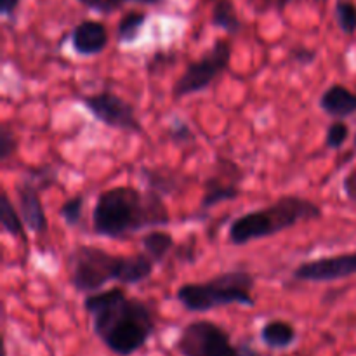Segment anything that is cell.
I'll use <instances>...</instances> for the list:
<instances>
[{"mask_svg":"<svg viewBox=\"0 0 356 356\" xmlns=\"http://www.w3.org/2000/svg\"><path fill=\"white\" fill-rule=\"evenodd\" d=\"M83 308L92 316L94 334L115 355L136 353L155 332L149 306L129 298L120 287L89 294L83 299Z\"/></svg>","mask_w":356,"mask_h":356,"instance_id":"1","label":"cell"},{"mask_svg":"<svg viewBox=\"0 0 356 356\" xmlns=\"http://www.w3.org/2000/svg\"><path fill=\"white\" fill-rule=\"evenodd\" d=\"M170 214L159 191L113 186L101 191L92 209V229L104 238H125L143 229L167 226Z\"/></svg>","mask_w":356,"mask_h":356,"instance_id":"2","label":"cell"},{"mask_svg":"<svg viewBox=\"0 0 356 356\" xmlns=\"http://www.w3.org/2000/svg\"><path fill=\"white\" fill-rule=\"evenodd\" d=\"M155 263L145 252L117 256L94 245H79L70 252V284L76 292L94 294L110 282L136 285L148 280Z\"/></svg>","mask_w":356,"mask_h":356,"instance_id":"3","label":"cell"},{"mask_svg":"<svg viewBox=\"0 0 356 356\" xmlns=\"http://www.w3.org/2000/svg\"><path fill=\"white\" fill-rule=\"evenodd\" d=\"M320 218L322 209L313 200L299 195H284L268 207L245 212L233 219L228 238L235 247H242L256 240L278 235L285 229L294 228L299 222L316 221Z\"/></svg>","mask_w":356,"mask_h":356,"instance_id":"4","label":"cell"},{"mask_svg":"<svg viewBox=\"0 0 356 356\" xmlns=\"http://www.w3.org/2000/svg\"><path fill=\"white\" fill-rule=\"evenodd\" d=\"M256 285L254 275L247 271H225L205 282L183 284L176 292V298L188 312L205 313L221 306H247L256 305L252 289Z\"/></svg>","mask_w":356,"mask_h":356,"instance_id":"5","label":"cell"},{"mask_svg":"<svg viewBox=\"0 0 356 356\" xmlns=\"http://www.w3.org/2000/svg\"><path fill=\"white\" fill-rule=\"evenodd\" d=\"M176 348L183 356H261L247 344L233 346L229 334L209 320L188 323L181 330Z\"/></svg>","mask_w":356,"mask_h":356,"instance_id":"6","label":"cell"},{"mask_svg":"<svg viewBox=\"0 0 356 356\" xmlns=\"http://www.w3.org/2000/svg\"><path fill=\"white\" fill-rule=\"evenodd\" d=\"M232 51V44L228 40H222V38L216 40L214 45L200 59L186 66L183 75L174 83L172 96L179 99V97L191 96V94L207 89L218 76H221L228 70Z\"/></svg>","mask_w":356,"mask_h":356,"instance_id":"7","label":"cell"},{"mask_svg":"<svg viewBox=\"0 0 356 356\" xmlns=\"http://www.w3.org/2000/svg\"><path fill=\"white\" fill-rule=\"evenodd\" d=\"M80 101L86 110L106 127L132 132V134H139L143 131L134 106L111 90H101V92L82 96Z\"/></svg>","mask_w":356,"mask_h":356,"instance_id":"8","label":"cell"},{"mask_svg":"<svg viewBox=\"0 0 356 356\" xmlns=\"http://www.w3.org/2000/svg\"><path fill=\"white\" fill-rule=\"evenodd\" d=\"M356 275V250L355 252L337 254V256H325L318 259L301 263L294 270L292 277L299 282H312V284H323V282H336L343 278H350Z\"/></svg>","mask_w":356,"mask_h":356,"instance_id":"9","label":"cell"},{"mask_svg":"<svg viewBox=\"0 0 356 356\" xmlns=\"http://www.w3.org/2000/svg\"><path fill=\"white\" fill-rule=\"evenodd\" d=\"M16 191L17 205H19L17 209H19V214L26 228L30 232L37 233V235H45L49 232V219L47 214H45L44 205H42V190L24 176L16 184Z\"/></svg>","mask_w":356,"mask_h":356,"instance_id":"10","label":"cell"},{"mask_svg":"<svg viewBox=\"0 0 356 356\" xmlns=\"http://www.w3.org/2000/svg\"><path fill=\"white\" fill-rule=\"evenodd\" d=\"M110 42L106 26L99 21L86 19L76 24L72 31V47L80 56H97L106 49Z\"/></svg>","mask_w":356,"mask_h":356,"instance_id":"11","label":"cell"},{"mask_svg":"<svg viewBox=\"0 0 356 356\" xmlns=\"http://www.w3.org/2000/svg\"><path fill=\"white\" fill-rule=\"evenodd\" d=\"M318 104L323 113L337 118V120H343V118L356 113V94L341 83H334L329 89L323 90Z\"/></svg>","mask_w":356,"mask_h":356,"instance_id":"12","label":"cell"},{"mask_svg":"<svg viewBox=\"0 0 356 356\" xmlns=\"http://www.w3.org/2000/svg\"><path fill=\"white\" fill-rule=\"evenodd\" d=\"M238 197L240 188L235 179L225 181L222 176L209 177L205 181V191L200 200V209L207 211V209L216 207V205L222 204V202H232Z\"/></svg>","mask_w":356,"mask_h":356,"instance_id":"13","label":"cell"},{"mask_svg":"<svg viewBox=\"0 0 356 356\" xmlns=\"http://www.w3.org/2000/svg\"><path fill=\"white\" fill-rule=\"evenodd\" d=\"M261 339L271 350H285L296 341V329L284 320H271L261 329Z\"/></svg>","mask_w":356,"mask_h":356,"instance_id":"14","label":"cell"},{"mask_svg":"<svg viewBox=\"0 0 356 356\" xmlns=\"http://www.w3.org/2000/svg\"><path fill=\"white\" fill-rule=\"evenodd\" d=\"M143 252L155 264H160L167 257V254L174 249V238L170 233L160 229H149L141 238Z\"/></svg>","mask_w":356,"mask_h":356,"instance_id":"15","label":"cell"},{"mask_svg":"<svg viewBox=\"0 0 356 356\" xmlns=\"http://www.w3.org/2000/svg\"><path fill=\"white\" fill-rule=\"evenodd\" d=\"M0 225H2L3 232L9 233L14 238L26 240V233H24L26 225L21 218L19 209H16L6 191L2 193V200H0Z\"/></svg>","mask_w":356,"mask_h":356,"instance_id":"16","label":"cell"},{"mask_svg":"<svg viewBox=\"0 0 356 356\" xmlns=\"http://www.w3.org/2000/svg\"><path fill=\"white\" fill-rule=\"evenodd\" d=\"M211 21L216 28H221L229 35H235L242 30V21L232 0H218L212 7Z\"/></svg>","mask_w":356,"mask_h":356,"instance_id":"17","label":"cell"},{"mask_svg":"<svg viewBox=\"0 0 356 356\" xmlns=\"http://www.w3.org/2000/svg\"><path fill=\"white\" fill-rule=\"evenodd\" d=\"M146 23V14L139 13V10H131V13L124 14L122 19L118 21L117 26V40L120 44H134L138 40L139 33H141L143 26Z\"/></svg>","mask_w":356,"mask_h":356,"instance_id":"18","label":"cell"},{"mask_svg":"<svg viewBox=\"0 0 356 356\" xmlns=\"http://www.w3.org/2000/svg\"><path fill=\"white\" fill-rule=\"evenodd\" d=\"M337 24L346 35H353L356 31V6L351 0H337L334 7Z\"/></svg>","mask_w":356,"mask_h":356,"instance_id":"19","label":"cell"},{"mask_svg":"<svg viewBox=\"0 0 356 356\" xmlns=\"http://www.w3.org/2000/svg\"><path fill=\"white\" fill-rule=\"evenodd\" d=\"M83 204H86V197H83V195H75V197L68 198V200L61 205L59 214H61V218L65 219L66 225L70 226L79 225L80 219H82Z\"/></svg>","mask_w":356,"mask_h":356,"instance_id":"20","label":"cell"},{"mask_svg":"<svg viewBox=\"0 0 356 356\" xmlns=\"http://www.w3.org/2000/svg\"><path fill=\"white\" fill-rule=\"evenodd\" d=\"M17 152V138L7 122L0 125V162L7 163Z\"/></svg>","mask_w":356,"mask_h":356,"instance_id":"21","label":"cell"},{"mask_svg":"<svg viewBox=\"0 0 356 356\" xmlns=\"http://www.w3.org/2000/svg\"><path fill=\"white\" fill-rule=\"evenodd\" d=\"M348 138H350V127L341 120L332 122L325 132V146L330 149H339L343 148Z\"/></svg>","mask_w":356,"mask_h":356,"instance_id":"22","label":"cell"},{"mask_svg":"<svg viewBox=\"0 0 356 356\" xmlns=\"http://www.w3.org/2000/svg\"><path fill=\"white\" fill-rule=\"evenodd\" d=\"M169 136L176 143H181V145H183V143L191 141V139H193V134H191L190 127H188V125L184 124L183 120H176L172 125H170Z\"/></svg>","mask_w":356,"mask_h":356,"instance_id":"23","label":"cell"},{"mask_svg":"<svg viewBox=\"0 0 356 356\" xmlns=\"http://www.w3.org/2000/svg\"><path fill=\"white\" fill-rule=\"evenodd\" d=\"M292 58H294L296 63L302 66H308L312 63H315L316 59V52L312 51V49H306V47H298V49H292L291 51Z\"/></svg>","mask_w":356,"mask_h":356,"instance_id":"24","label":"cell"},{"mask_svg":"<svg viewBox=\"0 0 356 356\" xmlns=\"http://www.w3.org/2000/svg\"><path fill=\"white\" fill-rule=\"evenodd\" d=\"M19 3L21 0H0V14L3 17H13Z\"/></svg>","mask_w":356,"mask_h":356,"instance_id":"25","label":"cell"},{"mask_svg":"<svg viewBox=\"0 0 356 356\" xmlns=\"http://www.w3.org/2000/svg\"><path fill=\"white\" fill-rule=\"evenodd\" d=\"M76 2H80L86 7H90V9H101L104 10V13H108V10L115 7L113 3L108 2V0H76Z\"/></svg>","mask_w":356,"mask_h":356,"instance_id":"26","label":"cell"},{"mask_svg":"<svg viewBox=\"0 0 356 356\" xmlns=\"http://www.w3.org/2000/svg\"><path fill=\"white\" fill-rule=\"evenodd\" d=\"M344 190H346L348 197L353 202H356V170H353V172L344 179Z\"/></svg>","mask_w":356,"mask_h":356,"instance_id":"27","label":"cell"},{"mask_svg":"<svg viewBox=\"0 0 356 356\" xmlns=\"http://www.w3.org/2000/svg\"><path fill=\"white\" fill-rule=\"evenodd\" d=\"M291 2H294V0H264L266 7H273V9H277V10L285 9V7H287Z\"/></svg>","mask_w":356,"mask_h":356,"instance_id":"28","label":"cell"},{"mask_svg":"<svg viewBox=\"0 0 356 356\" xmlns=\"http://www.w3.org/2000/svg\"><path fill=\"white\" fill-rule=\"evenodd\" d=\"M124 2H139L145 3V6H156V3H160L162 0H124Z\"/></svg>","mask_w":356,"mask_h":356,"instance_id":"29","label":"cell"},{"mask_svg":"<svg viewBox=\"0 0 356 356\" xmlns=\"http://www.w3.org/2000/svg\"><path fill=\"white\" fill-rule=\"evenodd\" d=\"M353 146H355V152H356V134H355V139H353Z\"/></svg>","mask_w":356,"mask_h":356,"instance_id":"30","label":"cell"}]
</instances>
